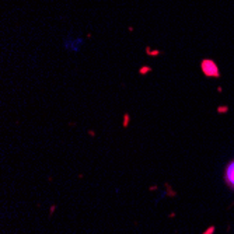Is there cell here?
Segmentation results:
<instances>
[{
    "label": "cell",
    "instance_id": "1",
    "mask_svg": "<svg viewBox=\"0 0 234 234\" xmlns=\"http://www.w3.org/2000/svg\"><path fill=\"white\" fill-rule=\"evenodd\" d=\"M200 69L205 76L207 77H219L220 73H219V69H217L216 63L213 60H209V59H205L203 62L200 63Z\"/></svg>",
    "mask_w": 234,
    "mask_h": 234
},
{
    "label": "cell",
    "instance_id": "2",
    "mask_svg": "<svg viewBox=\"0 0 234 234\" xmlns=\"http://www.w3.org/2000/svg\"><path fill=\"white\" fill-rule=\"evenodd\" d=\"M224 181H226V184H227L230 188L234 189V160L229 163V165L226 167Z\"/></svg>",
    "mask_w": 234,
    "mask_h": 234
},
{
    "label": "cell",
    "instance_id": "3",
    "mask_svg": "<svg viewBox=\"0 0 234 234\" xmlns=\"http://www.w3.org/2000/svg\"><path fill=\"white\" fill-rule=\"evenodd\" d=\"M129 121H130L129 114H125V115H124V124H122V126H124V128H126V126L129 125Z\"/></svg>",
    "mask_w": 234,
    "mask_h": 234
},
{
    "label": "cell",
    "instance_id": "4",
    "mask_svg": "<svg viewBox=\"0 0 234 234\" xmlns=\"http://www.w3.org/2000/svg\"><path fill=\"white\" fill-rule=\"evenodd\" d=\"M213 233H215V227H213V226H210L209 229H206V231H205L203 234H213Z\"/></svg>",
    "mask_w": 234,
    "mask_h": 234
}]
</instances>
